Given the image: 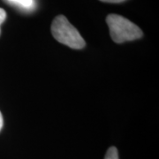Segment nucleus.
<instances>
[{
    "label": "nucleus",
    "mask_w": 159,
    "mask_h": 159,
    "mask_svg": "<svg viewBox=\"0 0 159 159\" xmlns=\"http://www.w3.org/2000/svg\"><path fill=\"white\" fill-rule=\"evenodd\" d=\"M106 22L110 29L111 37L117 43L140 39L142 31L137 25L118 14H109Z\"/></svg>",
    "instance_id": "obj_1"
},
{
    "label": "nucleus",
    "mask_w": 159,
    "mask_h": 159,
    "mask_svg": "<svg viewBox=\"0 0 159 159\" xmlns=\"http://www.w3.org/2000/svg\"><path fill=\"white\" fill-rule=\"evenodd\" d=\"M51 33L57 41L72 49L80 50L84 48L86 44L79 31L64 15H58L53 20Z\"/></svg>",
    "instance_id": "obj_2"
},
{
    "label": "nucleus",
    "mask_w": 159,
    "mask_h": 159,
    "mask_svg": "<svg viewBox=\"0 0 159 159\" xmlns=\"http://www.w3.org/2000/svg\"><path fill=\"white\" fill-rule=\"evenodd\" d=\"M8 1L16 6L26 8V9L32 8L34 6V0H8Z\"/></svg>",
    "instance_id": "obj_3"
},
{
    "label": "nucleus",
    "mask_w": 159,
    "mask_h": 159,
    "mask_svg": "<svg viewBox=\"0 0 159 159\" xmlns=\"http://www.w3.org/2000/svg\"><path fill=\"white\" fill-rule=\"evenodd\" d=\"M104 159H119L118 149L115 148V147H111L108 149L106 155H105Z\"/></svg>",
    "instance_id": "obj_4"
},
{
    "label": "nucleus",
    "mask_w": 159,
    "mask_h": 159,
    "mask_svg": "<svg viewBox=\"0 0 159 159\" xmlns=\"http://www.w3.org/2000/svg\"><path fill=\"white\" fill-rule=\"evenodd\" d=\"M6 12L4 9L0 8V27H1V24L6 20ZM0 34H1V29H0Z\"/></svg>",
    "instance_id": "obj_5"
},
{
    "label": "nucleus",
    "mask_w": 159,
    "mask_h": 159,
    "mask_svg": "<svg viewBox=\"0 0 159 159\" xmlns=\"http://www.w3.org/2000/svg\"><path fill=\"white\" fill-rule=\"evenodd\" d=\"M102 2H106V3H121L125 0H100Z\"/></svg>",
    "instance_id": "obj_6"
},
{
    "label": "nucleus",
    "mask_w": 159,
    "mask_h": 159,
    "mask_svg": "<svg viewBox=\"0 0 159 159\" xmlns=\"http://www.w3.org/2000/svg\"><path fill=\"white\" fill-rule=\"evenodd\" d=\"M3 127V116L1 114V111H0V130L2 129Z\"/></svg>",
    "instance_id": "obj_7"
}]
</instances>
